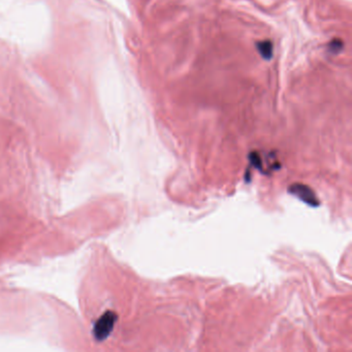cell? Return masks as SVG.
I'll use <instances>...</instances> for the list:
<instances>
[{"label": "cell", "mask_w": 352, "mask_h": 352, "mask_svg": "<svg viewBox=\"0 0 352 352\" xmlns=\"http://www.w3.org/2000/svg\"><path fill=\"white\" fill-rule=\"evenodd\" d=\"M118 320V315L114 311L103 313L93 326V337L98 342L104 341L114 330V326Z\"/></svg>", "instance_id": "cell-1"}, {"label": "cell", "mask_w": 352, "mask_h": 352, "mask_svg": "<svg viewBox=\"0 0 352 352\" xmlns=\"http://www.w3.org/2000/svg\"><path fill=\"white\" fill-rule=\"evenodd\" d=\"M289 192L299 197L301 201L310 206H318L319 201L310 187L303 184H293L289 187Z\"/></svg>", "instance_id": "cell-2"}, {"label": "cell", "mask_w": 352, "mask_h": 352, "mask_svg": "<svg viewBox=\"0 0 352 352\" xmlns=\"http://www.w3.org/2000/svg\"><path fill=\"white\" fill-rule=\"evenodd\" d=\"M257 51L261 54V56L264 58V60H271L274 53V45L271 41H262L258 42L257 44Z\"/></svg>", "instance_id": "cell-3"}]
</instances>
